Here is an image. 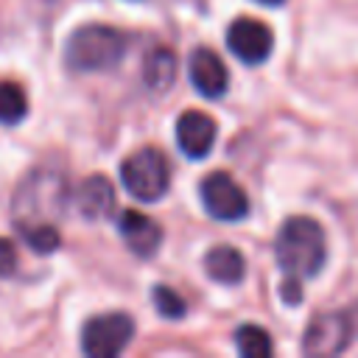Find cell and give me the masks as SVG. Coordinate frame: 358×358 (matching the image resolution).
I'll return each instance as SVG.
<instances>
[{
	"label": "cell",
	"instance_id": "d6986e66",
	"mask_svg": "<svg viewBox=\"0 0 358 358\" xmlns=\"http://www.w3.org/2000/svg\"><path fill=\"white\" fill-rule=\"evenodd\" d=\"M280 291H282V299L288 305H299L302 302V282H299V277H285Z\"/></svg>",
	"mask_w": 358,
	"mask_h": 358
},
{
	"label": "cell",
	"instance_id": "9a60e30c",
	"mask_svg": "<svg viewBox=\"0 0 358 358\" xmlns=\"http://www.w3.org/2000/svg\"><path fill=\"white\" fill-rule=\"evenodd\" d=\"M235 347L243 358H266L274 352V344H271V336L257 327V324H243L238 327L235 333Z\"/></svg>",
	"mask_w": 358,
	"mask_h": 358
},
{
	"label": "cell",
	"instance_id": "e0dca14e",
	"mask_svg": "<svg viewBox=\"0 0 358 358\" xmlns=\"http://www.w3.org/2000/svg\"><path fill=\"white\" fill-rule=\"evenodd\" d=\"M154 305H157V310L165 316V319H182L185 316V310H187V305H185V299L173 291V288H168V285H154Z\"/></svg>",
	"mask_w": 358,
	"mask_h": 358
},
{
	"label": "cell",
	"instance_id": "7a4b0ae2",
	"mask_svg": "<svg viewBox=\"0 0 358 358\" xmlns=\"http://www.w3.org/2000/svg\"><path fill=\"white\" fill-rule=\"evenodd\" d=\"M274 257L285 277H316L327 260V238L319 221L308 215L288 218L277 232Z\"/></svg>",
	"mask_w": 358,
	"mask_h": 358
},
{
	"label": "cell",
	"instance_id": "8992f818",
	"mask_svg": "<svg viewBox=\"0 0 358 358\" xmlns=\"http://www.w3.org/2000/svg\"><path fill=\"white\" fill-rule=\"evenodd\" d=\"M352 333H355V322L350 313H322L308 324L302 336V352L305 355H338L350 347Z\"/></svg>",
	"mask_w": 358,
	"mask_h": 358
},
{
	"label": "cell",
	"instance_id": "ffe728a7",
	"mask_svg": "<svg viewBox=\"0 0 358 358\" xmlns=\"http://www.w3.org/2000/svg\"><path fill=\"white\" fill-rule=\"evenodd\" d=\"M255 3H260V6H282L285 0H255Z\"/></svg>",
	"mask_w": 358,
	"mask_h": 358
},
{
	"label": "cell",
	"instance_id": "277c9868",
	"mask_svg": "<svg viewBox=\"0 0 358 358\" xmlns=\"http://www.w3.org/2000/svg\"><path fill=\"white\" fill-rule=\"evenodd\" d=\"M123 187L137 201H157L171 187V165L159 148H140L120 165Z\"/></svg>",
	"mask_w": 358,
	"mask_h": 358
},
{
	"label": "cell",
	"instance_id": "5bb4252c",
	"mask_svg": "<svg viewBox=\"0 0 358 358\" xmlns=\"http://www.w3.org/2000/svg\"><path fill=\"white\" fill-rule=\"evenodd\" d=\"M176 78V56L168 48H151L143 59V81L154 92H165Z\"/></svg>",
	"mask_w": 358,
	"mask_h": 358
},
{
	"label": "cell",
	"instance_id": "2e32d148",
	"mask_svg": "<svg viewBox=\"0 0 358 358\" xmlns=\"http://www.w3.org/2000/svg\"><path fill=\"white\" fill-rule=\"evenodd\" d=\"M28 115V98L20 84L0 81V123L14 126Z\"/></svg>",
	"mask_w": 358,
	"mask_h": 358
},
{
	"label": "cell",
	"instance_id": "30bf717a",
	"mask_svg": "<svg viewBox=\"0 0 358 358\" xmlns=\"http://www.w3.org/2000/svg\"><path fill=\"white\" fill-rule=\"evenodd\" d=\"M215 143V120L204 112L187 109L176 120V145L187 159H201Z\"/></svg>",
	"mask_w": 358,
	"mask_h": 358
},
{
	"label": "cell",
	"instance_id": "ba28073f",
	"mask_svg": "<svg viewBox=\"0 0 358 358\" xmlns=\"http://www.w3.org/2000/svg\"><path fill=\"white\" fill-rule=\"evenodd\" d=\"M227 48L243 64H263L271 53V31L255 17H238L227 28Z\"/></svg>",
	"mask_w": 358,
	"mask_h": 358
},
{
	"label": "cell",
	"instance_id": "8fae6325",
	"mask_svg": "<svg viewBox=\"0 0 358 358\" xmlns=\"http://www.w3.org/2000/svg\"><path fill=\"white\" fill-rule=\"evenodd\" d=\"M117 232L137 257H151L162 243V227L140 210H123L117 218Z\"/></svg>",
	"mask_w": 358,
	"mask_h": 358
},
{
	"label": "cell",
	"instance_id": "3957f363",
	"mask_svg": "<svg viewBox=\"0 0 358 358\" xmlns=\"http://www.w3.org/2000/svg\"><path fill=\"white\" fill-rule=\"evenodd\" d=\"M126 56V36L112 25H81L70 34L64 62L76 73L112 70Z\"/></svg>",
	"mask_w": 358,
	"mask_h": 358
},
{
	"label": "cell",
	"instance_id": "ac0fdd59",
	"mask_svg": "<svg viewBox=\"0 0 358 358\" xmlns=\"http://www.w3.org/2000/svg\"><path fill=\"white\" fill-rule=\"evenodd\" d=\"M17 268V249L11 241L0 238V277H8Z\"/></svg>",
	"mask_w": 358,
	"mask_h": 358
},
{
	"label": "cell",
	"instance_id": "6da1fadb",
	"mask_svg": "<svg viewBox=\"0 0 358 358\" xmlns=\"http://www.w3.org/2000/svg\"><path fill=\"white\" fill-rule=\"evenodd\" d=\"M67 179L56 168H36L31 171L11 201L14 224L20 235H28L34 229H48L56 227V218L67 207Z\"/></svg>",
	"mask_w": 358,
	"mask_h": 358
},
{
	"label": "cell",
	"instance_id": "4fadbf2b",
	"mask_svg": "<svg viewBox=\"0 0 358 358\" xmlns=\"http://www.w3.org/2000/svg\"><path fill=\"white\" fill-rule=\"evenodd\" d=\"M204 268H207V274L215 282H224V285H235L246 274L243 255L238 249H232V246H215V249H210L204 255Z\"/></svg>",
	"mask_w": 358,
	"mask_h": 358
},
{
	"label": "cell",
	"instance_id": "9c48e42d",
	"mask_svg": "<svg viewBox=\"0 0 358 358\" xmlns=\"http://www.w3.org/2000/svg\"><path fill=\"white\" fill-rule=\"evenodd\" d=\"M187 76H190V84L196 87V92H201L204 98L224 95L227 84H229V73H227L221 56L215 50H210V48H196L190 53Z\"/></svg>",
	"mask_w": 358,
	"mask_h": 358
},
{
	"label": "cell",
	"instance_id": "5b68a950",
	"mask_svg": "<svg viewBox=\"0 0 358 358\" xmlns=\"http://www.w3.org/2000/svg\"><path fill=\"white\" fill-rule=\"evenodd\" d=\"M131 336H134V322L126 313H101L84 324L81 350L90 358H115L129 347Z\"/></svg>",
	"mask_w": 358,
	"mask_h": 358
},
{
	"label": "cell",
	"instance_id": "7c38bea8",
	"mask_svg": "<svg viewBox=\"0 0 358 358\" xmlns=\"http://www.w3.org/2000/svg\"><path fill=\"white\" fill-rule=\"evenodd\" d=\"M76 207L84 218L98 221L115 210V187L103 173L87 176L76 190Z\"/></svg>",
	"mask_w": 358,
	"mask_h": 358
},
{
	"label": "cell",
	"instance_id": "52a82bcc",
	"mask_svg": "<svg viewBox=\"0 0 358 358\" xmlns=\"http://www.w3.org/2000/svg\"><path fill=\"white\" fill-rule=\"evenodd\" d=\"M199 193L204 210L218 221H241L249 213V199L229 173H210Z\"/></svg>",
	"mask_w": 358,
	"mask_h": 358
}]
</instances>
